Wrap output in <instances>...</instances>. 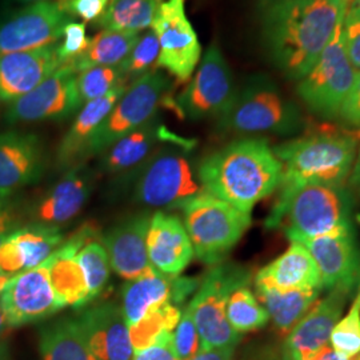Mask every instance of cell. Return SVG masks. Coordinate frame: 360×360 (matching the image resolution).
<instances>
[{"instance_id":"cell-1","label":"cell","mask_w":360,"mask_h":360,"mask_svg":"<svg viewBox=\"0 0 360 360\" xmlns=\"http://www.w3.org/2000/svg\"><path fill=\"white\" fill-rule=\"evenodd\" d=\"M347 0H257L262 40L272 63L300 80L343 19Z\"/></svg>"},{"instance_id":"cell-2","label":"cell","mask_w":360,"mask_h":360,"mask_svg":"<svg viewBox=\"0 0 360 360\" xmlns=\"http://www.w3.org/2000/svg\"><path fill=\"white\" fill-rule=\"evenodd\" d=\"M198 178L206 193L251 214L274 193L283 167L266 139H240L205 158Z\"/></svg>"},{"instance_id":"cell-3","label":"cell","mask_w":360,"mask_h":360,"mask_svg":"<svg viewBox=\"0 0 360 360\" xmlns=\"http://www.w3.org/2000/svg\"><path fill=\"white\" fill-rule=\"evenodd\" d=\"M274 153L283 167L279 196H285L304 184H345L358 142L349 135L316 134L276 146Z\"/></svg>"},{"instance_id":"cell-4","label":"cell","mask_w":360,"mask_h":360,"mask_svg":"<svg viewBox=\"0 0 360 360\" xmlns=\"http://www.w3.org/2000/svg\"><path fill=\"white\" fill-rule=\"evenodd\" d=\"M285 220L288 238H315L354 230L352 196L345 184L300 186L285 196H278L266 227L278 229Z\"/></svg>"},{"instance_id":"cell-5","label":"cell","mask_w":360,"mask_h":360,"mask_svg":"<svg viewBox=\"0 0 360 360\" xmlns=\"http://www.w3.org/2000/svg\"><path fill=\"white\" fill-rule=\"evenodd\" d=\"M218 127L239 135H294L303 127V115L267 77H257L236 91L231 105L219 117Z\"/></svg>"},{"instance_id":"cell-6","label":"cell","mask_w":360,"mask_h":360,"mask_svg":"<svg viewBox=\"0 0 360 360\" xmlns=\"http://www.w3.org/2000/svg\"><path fill=\"white\" fill-rule=\"evenodd\" d=\"M180 208L193 254L206 264H219L251 226V214L206 191Z\"/></svg>"},{"instance_id":"cell-7","label":"cell","mask_w":360,"mask_h":360,"mask_svg":"<svg viewBox=\"0 0 360 360\" xmlns=\"http://www.w3.org/2000/svg\"><path fill=\"white\" fill-rule=\"evenodd\" d=\"M342 22L343 19L335 28L334 35L318 62L306 77L299 80L296 87L297 96L309 111L323 119L339 116L358 72L351 63L343 43Z\"/></svg>"},{"instance_id":"cell-8","label":"cell","mask_w":360,"mask_h":360,"mask_svg":"<svg viewBox=\"0 0 360 360\" xmlns=\"http://www.w3.org/2000/svg\"><path fill=\"white\" fill-rule=\"evenodd\" d=\"M250 281V274L233 264H218L199 284L187 306L200 336L202 348L235 347L242 339L227 321L226 307L232 290Z\"/></svg>"},{"instance_id":"cell-9","label":"cell","mask_w":360,"mask_h":360,"mask_svg":"<svg viewBox=\"0 0 360 360\" xmlns=\"http://www.w3.org/2000/svg\"><path fill=\"white\" fill-rule=\"evenodd\" d=\"M187 151H180L179 147L163 148L146 160L135 186L141 203L180 208L205 191Z\"/></svg>"},{"instance_id":"cell-10","label":"cell","mask_w":360,"mask_h":360,"mask_svg":"<svg viewBox=\"0 0 360 360\" xmlns=\"http://www.w3.org/2000/svg\"><path fill=\"white\" fill-rule=\"evenodd\" d=\"M231 70L218 44L208 47L190 83L172 105L181 117L193 122L220 117L236 95Z\"/></svg>"},{"instance_id":"cell-11","label":"cell","mask_w":360,"mask_h":360,"mask_svg":"<svg viewBox=\"0 0 360 360\" xmlns=\"http://www.w3.org/2000/svg\"><path fill=\"white\" fill-rule=\"evenodd\" d=\"M168 87L167 77L154 70L134 80L98 129L89 156L102 154L112 143L154 119Z\"/></svg>"},{"instance_id":"cell-12","label":"cell","mask_w":360,"mask_h":360,"mask_svg":"<svg viewBox=\"0 0 360 360\" xmlns=\"http://www.w3.org/2000/svg\"><path fill=\"white\" fill-rule=\"evenodd\" d=\"M151 30L159 41L156 67L179 83L190 82L200 60L202 46L186 13V0H165Z\"/></svg>"},{"instance_id":"cell-13","label":"cell","mask_w":360,"mask_h":360,"mask_svg":"<svg viewBox=\"0 0 360 360\" xmlns=\"http://www.w3.org/2000/svg\"><path fill=\"white\" fill-rule=\"evenodd\" d=\"M71 15L62 0L30 4L0 22V53L32 51L56 44Z\"/></svg>"},{"instance_id":"cell-14","label":"cell","mask_w":360,"mask_h":360,"mask_svg":"<svg viewBox=\"0 0 360 360\" xmlns=\"http://www.w3.org/2000/svg\"><path fill=\"white\" fill-rule=\"evenodd\" d=\"M77 72L62 65L38 87L15 101L7 111L8 123L65 120L83 105L77 87Z\"/></svg>"},{"instance_id":"cell-15","label":"cell","mask_w":360,"mask_h":360,"mask_svg":"<svg viewBox=\"0 0 360 360\" xmlns=\"http://www.w3.org/2000/svg\"><path fill=\"white\" fill-rule=\"evenodd\" d=\"M0 303L11 328L47 319L62 309L44 263L13 275L0 292Z\"/></svg>"},{"instance_id":"cell-16","label":"cell","mask_w":360,"mask_h":360,"mask_svg":"<svg viewBox=\"0 0 360 360\" xmlns=\"http://www.w3.org/2000/svg\"><path fill=\"white\" fill-rule=\"evenodd\" d=\"M309 250L314 257L323 287L328 290L343 288L352 292L360 281V248L354 230L326 233L315 238H288Z\"/></svg>"},{"instance_id":"cell-17","label":"cell","mask_w":360,"mask_h":360,"mask_svg":"<svg viewBox=\"0 0 360 360\" xmlns=\"http://www.w3.org/2000/svg\"><path fill=\"white\" fill-rule=\"evenodd\" d=\"M349 294L347 290L334 288L316 302L285 335L282 360H311L322 348L328 346L331 333L342 318Z\"/></svg>"},{"instance_id":"cell-18","label":"cell","mask_w":360,"mask_h":360,"mask_svg":"<svg viewBox=\"0 0 360 360\" xmlns=\"http://www.w3.org/2000/svg\"><path fill=\"white\" fill-rule=\"evenodd\" d=\"M198 287L199 283L195 279L169 276L155 269L132 281H127L122 291V309L129 327L166 303L181 306Z\"/></svg>"},{"instance_id":"cell-19","label":"cell","mask_w":360,"mask_h":360,"mask_svg":"<svg viewBox=\"0 0 360 360\" xmlns=\"http://www.w3.org/2000/svg\"><path fill=\"white\" fill-rule=\"evenodd\" d=\"M44 151L34 134L8 131L0 134V198L40 179Z\"/></svg>"},{"instance_id":"cell-20","label":"cell","mask_w":360,"mask_h":360,"mask_svg":"<svg viewBox=\"0 0 360 360\" xmlns=\"http://www.w3.org/2000/svg\"><path fill=\"white\" fill-rule=\"evenodd\" d=\"M77 319L96 360H132L129 324L119 306L104 303L83 311Z\"/></svg>"},{"instance_id":"cell-21","label":"cell","mask_w":360,"mask_h":360,"mask_svg":"<svg viewBox=\"0 0 360 360\" xmlns=\"http://www.w3.org/2000/svg\"><path fill=\"white\" fill-rule=\"evenodd\" d=\"M62 65L56 44L38 50L0 53V102H15Z\"/></svg>"},{"instance_id":"cell-22","label":"cell","mask_w":360,"mask_h":360,"mask_svg":"<svg viewBox=\"0 0 360 360\" xmlns=\"http://www.w3.org/2000/svg\"><path fill=\"white\" fill-rule=\"evenodd\" d=\"M94 235L92 227L82 229L70 240L59 245L44 262L60 309H77L91 302L86 276L77 262V252L87 242L92 240Z\"/></svg>"},{"instance_id":"cell-23","label":"cell","mask_w":360,"mask_h":360,"mask_svg":"<svg viewBox=\"0 0 360 360\" xmlns=\"http://www.w3.org/2000/svg\"><path fill=\"white\" fill-rule=\"evenodd\" d=\"M147 252L155 270L169 276H178L195 255L183 221L160 211L150 218Z\"/></svg>"},{"instance_id":"cell-24","label":"cell","mask_w":360,"mask_h":360,"mask_svg":"<svg viewBox=\"0 0 360 360\" xmlns=\"http://www.w3.org/2000/svg\"><path fill=\"white\" fill-rule=\"evenodd\" d=\"M63 233L58 226L35 223L15 231L0 245V270L16 275L35 269L62 245Z\"/></svg>"},{"instance_id":"cell-25","label":"cell","mask_w":360,"mask_h":360,"mask_svg":"<svg viewBox=\"0 0 360 360\" xmlns=\"http://www.w3.org/2000/svg\"><path fill=\"white\" fill-rule=\"evenodd\" d=\"M148 226V217H135L117 224L103 236L111 269L126 281L154 270L147 252Z\"/></svg>"},{"instance_id":"cell-26","label":"cell","mask_w":360,"mask_h":360,"mask_svg":"<svg viewBox=\"0 0 360 360\" xmlns=\"http://www.w3.org/2000/svg\"><path fill=\"white\" fill-rule=\"evenodd\" d=\"M126 89V84H120L102 98L83 104L77 119L59 144L56 156L59 167L70 169L89 156L92 139Z\"/></svg>"},{"instance_id":"cell-27","label":"cell","mask_w":360,"mask_h":360,"mask_svg":"<svg viewBox=\"0 0 360 360\" xmlns=\"http://www.w3.org/2000/svg\"><path fill=\"white\" fill-rule=\"evenodd\" d=\"M92 191L91 171L77 165L65 172L47 195L39 202L37 217L40 223L60 226L75 218L87 203Z\"/></svg>"},{"instance_id":"cell-28","label":"cell","mask_w":360,"mask_h":360,"mask_svg":"<svg viewBox=\"0 0 360 360\" xmlns=\"http://www.w3.org/2000/svg\"><path fill=\"white\" fill-rule=\"evenodd\" d=\"M255 284L278 290H322V276L309 250L291 240L288 250L263 267L255 276Z\"/></svg>"},{"instance_id":"cell-29","label":"cell","mask_w":360,"mask_h":360,"mask_svg":"<svg viewBox=\"0 0 360 360\" xmlns=\"http://www.w3.org/2000/svg\"><path fill=\"white\" fill-rule=\"evenodd\" d=\"M166 129L151 119L144 126L112 143L102 155V168L108 174L126 172L142 165L154 151L155 146L166 139Z\"/></svg>"},{"instance_id":"cell-30","label":"cell","mask_w":360,"mask_h":360,"mask_svg":"<svg viewBox=\"0 0 360 360\" xmlns=\"http://www.w3.org/2000/svg\"><path fill=\"white\" fill-rule=\"evenodd\" d=\"M257 297L270 315L276 331L288 334L297 322L318 302L322 290H278L267 285H257Z\"/></svg>"},{"instance_id":"cell-31","label":"cell","mask_w":360,"mask_h":360,"mask_svg":"<svg viewBox=\"0 0 360 360\" xmlns=\"http://www.w3.org/2000/svg\"><path fill=\"white\" fill-rule=\"evenodd\" d=\"M43 360H96L77 319L62 318L44 326L39 336Z\"/></svg>"},{"instance_id":"cell-32","label":"cell","mask_w":360,"mask_h":360,"mask_svg":"<svg viewBox=\"0 0 360 360\" xmlns=\"http://www.w3.org/2000/svg\"><path fill=\"white\" fill-rule=\"evenodd\" d=\"M138 39V32L103 30L91 39L89 49L68 65L77 74L91 67L119 65L129 56Z\"/></svg>"},{"instance_id":"cell-33","label":"cell","mask_w":360,"mask_h":360,"mask_svg":"<svg viewBox=\"0 0 360 360\" xmlns=\"http://www.w3.org/2000/svg\"><path fill=\"white\" fill-rule=\"evenodd\" d=\"M165 0H110L105 13L96 20L103 30L141 32L151 28Z\"/></svg>"},{"instance_id":"cell-34","label":"cell","mask_w":360,"mask_h":360,"mask_svg":"<svg viewBox=\"0 0 360 360\" xmlns=\"http://www.w3.org/2000/svg\"><path fill=\"white\" fill-rule=\"evenodd\" d=\"M227 321L238 334H247L263 328L270 315L250 288V281L238 284L231 291L226 307Z\"/></svg>"},{"instance_id":"cell-35","label":"cell","mask_w":360,"mask_h":360,"mask_svg":"<svg viewBox=\"0 0 360 360\" xmlns=\"http://www.w3.org/2000/svg\"><path fill=\"white\" fill-rule=\"evenodd\" d=\"M181 306L166 303L129 327L134 352L151 346L165 335L172 334L181 318Z\"/></svg>"},{"instance_id":"cell-36","label":"cell","mask_w":360,"mask_h":360,"mask_svg":"<svg viewBox=\"0 0 360 360\" xmlns=\"http://www.w3.org/2000/svg\"><path fill=\"white\" fill-rule=\"evenodd\" d=\"M77 262L84 272L90 299L99 295L110 279V257L103 245L90 240L77 252Z\"/></svg>"},{"instance_id":"cell-37","label":"cell","mask_w":360,"mask_h":360,"mask_svg":"<svg viewBox=\"0 0 360 360\" xmlns=\"http://www.w3.org/2000/svg\"><path fill=\"white\" fill-rule=\"evenodd\" d=\"M120 84H126L119 65L91 67L77 75V87L82 103L102 98Z\"/></svg>"},{"instance_id":"cell-38","label":"cell","mask_w":360,"mask_h":360,"mask_svg":"<svg viewBox=\"0 0 360 360\" xmlns=\"http://www.w3.org/2000/svg\"><path fill=\"white\" fill-rule=\"evenodd\" d=\"M355 291L347 314L335 324L330 336V346L345 358H351L360 351V281Z\"/></svg>"},{"instance_id":"cell-39","label":"cell","mask_w":360,"mask_h":360,"mask_svg":"<svg viewBox=\"0 0 360 360\" xmlns=\"http://www.w3.org/2000/svg\"><path fill=\"white\" fill-rule=\"evenodd\" d=\"M159 56V41L154 31L150 28L139 39L129 56L119 65L123 77L136 80L138 77L153 71V65H156Z\"/></svg>"},{"instance_id":"cell-40","label":"cell","mask_w":360,"mask_h":360,"mask_svg":"<svg viewBox=\"0 0 360 360\" xmlns=\"http://www.w3.org/2000/svg\"><path fill=\"white\" fill-rule=\"evenodd\" d=\"M172 347L179 360H191L202 349L200 336L188 309L183 311L179 323L172 333Z\"/></svg>"},{"instance_id":"cell-41","label":"cell","mask_w":360,"mask_h":360,"mask_svg":"<svg viewBox=\"0 0 360 360\" xmlns=\"http://www.w3.org/2000/svg\"><path fill=\"white\" fill-rule=\"evenodd\" d=\"M63 41L56 44V55L62 65L71 63L86 51L90 46L91 39L87 38L84 23L70 22L63 28Z\"/></svg>"},{"instance_id":"cell-42","label":"cell","mask_w":360,"mask_h":360,"mask_svg":"<svg viewBox=\"0 0 360 360\" xmlns=\"http://www.w3.org/2000/svg\"><path fill=\"white\" fill-rule=\"evenodd\" d=\"M343 43L354 68L360 71V0H352L346 7L342 22Z\"/></svg>"},{"instance_id":"cell-43","label":"cell","mask_w":360,"mask_h":360,"mask_svg":"<svg viewBox=\"0 0 360 360\" xmlns=\"http://www.w3.org/2000/svg\"><path fill=\"white\" fill-rule=\"evenodd\" d=\"M67 13L84 22H96L107 10L110 0H62Z\"/></svg>"},{"instance_id":"cell-44","label":"cell","mask_w":360,"mask_h":360,"mask_svg":"<svg viewBox=\"0 0 360 360\" xmlns=\"http://www.w3.org/2000/svg\"><path fill=\"white\" fill-rule=\"evenodd\" d=\"M338 119L352 129H360V71L356 72L354 86L340 108Z\"/></svg>"},{"instance_id":"cell-45","label":"cell","mask_w":360,"mask_h":360,"mask_svg":"<svg viewBox=\"0 0 360 360\" xmlns=\"http://www.w3.org/2000/svg\"><path fill=\"white\" fill-rule=\"evenodd\" d=\"M132 360H179L172 347V334L165 335L151 346L135 351Z\"/></svg>"},{"instance_id":"cell-46","label":"cell","mask_w":360,"mask_h":360,"mask_svg":"<svg viewBox=\"0 0 360 360\" xmlns=\"http://www.w3.org/2000/svg\"><path fill=\"white\" fill-rule=\"evenodd\" d=\"M235 347L202 348L191 360H232Z\"/></svg>"},{"instance_id":"cell-47","label":"cell","mask_w":360,"mask_h":360,"mask_svg":"<svg viewBox=\"0 0 360 360\" xmlns=\"http://www.w3.org/2000/svg\"><path fill=\"white\" fill-rule=\"evenodd\" d=\"M16 230L13 215L6 208L0 206V245Z\"/></svg>"},{"instance_id":"cell-48","label":"cell","mask_w":360,"mask_h":360,"mask_svg":"<svg viewBox=\"0 0 360 360\" xmlns=\"http://www.w3.org/2000/svg\"><path fill=\"white\" fill-rule=\"evenodd\" d=\"M348 183H349L351 190L360 196V148L356 153L354 166H352L351 174L348 176Z\"/></svg>"},{"instance_id":"cell-49","label":"cell","mask_w":360,"mask_h":360,"mask_svg":"<svg viewBox=\"0 0 360 360\" xmlns=\"http://www.w3.org/2000/svg\"><path fill=\"white\" fill-rule=\"evenodd\" d=\"M311 360H348V358L339 355L334 348L328 345V346L322 348Z\"/></svg>"},{"instance_id":"cell-50","label":"cell","mask_w":360,"mask_h":360,"mask_svg":"<svg viewBox=\"0 0 360 360\" xmlns=\"http://www.w3.org/2000/svg\"><path fill=\"white\" fill-rule=\"evenodd\" d=\"M10 330H11V327L7 322V318L4 315V311L1 309V303H0V340L6 339V335L8 334Z\"/></svg>"},{"instance_id":"cell-51","label":"cell","mask_w":360,"mask_h":360,"mask_svg":"<svg viewBox=\"0 0 360 360\" xmlns=\"http://www.w3.org/2000/svg\"><path fill=\"white\" fill-rule=\"evenodd\" d=\"M0 360H10V349L6 339L0 340Z\"/></svg>"},{"instance_id":"cell-52","label":"cell","mask_w":360,"mask_h":360,"mask_svg":"<svg viewBox=\"0 0 360 360\" xmlns=\"http://www.w3.org/2000/svg\"><path fill=\"white\" fill-rule=\"evenodd\" d=\"M11 278H13V275H10V274L0 270V292H1V290L4 288V285L8 283V281H10Z\"/></svg>"},{"instance_id":"cell-53","label":"cell","mask_w":360,"mask_h":360,"mask_svg":"<svg viewBox=\"0 0 360 360\" xmlns=\"http://www.w3.org/2000/svg\"><path fill=\"white\" fill-rule=\"evenodd\" d=\"M348 360H360V351L358 354H355V355H352L351 358H348Z\"/></svg>"},{"instance_id":"cell-54","label":"cell","mask_w":360,"mask_h":360,"mask_svg":"<svg viewBox=\"0 0 360 360\" xmlns=\"http://www.w3.org/2000/svg\"><path fill=\"white\" fill-rule=\"evenodd\" d=\"M20 3H37V1H43V0H18Z\"/></svg>"},{"instance_id":"cell-55","label":"cell","mask_w":360,"mask_h":360,"mask_svg":"<svg viewBox=\"0 0 360 360\" xmlns=\"http://www.w3.org/2000/svg\"><path fill=\"white\" fill-rule=\"evenodd\" d=\"M262 360H274V359H262Z\"/></svg>"},{"instance_id":"cell-56","label":"cell","mask_w":360,"mask_h":360,"mask_svg":"<svg viewBox=\"0 0 360 360\" xmlns=\"http://www.w3.org/2000/svg\"><path fill=\"white\" fill-rule=\"evenodd\" d=\"M351 1H352V0H351Z\"/></svg>"}]
</instances>
